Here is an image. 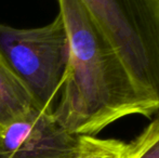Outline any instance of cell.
I'll list each match as a JSON object with an SVG mask.
<instances>
[{"instance_id":"cell-5","label":"cell","mask_w":159,"mask_h":158,"mask_svg":"<svg viewBox=\"0 0 159 158\" xmlns=\"http://www.w3.org/2000/svg\"><path fill=\"white\" fill-rule=\"evenodd\" d=\"M37 107L30 91L0 62V131Z\"/></svg>"},{"instance_id":"cell-4","label":"cell","mask_w":159,"mask_h":158,"mask_svg":"<svg viewBox=\"0 0 159 158\" xmlns=\"http://www.w3.org/2000/svg\"><path fill=\"white\" fill-rule=\"evenodd\" d=\"M80 143L53 113L33 107L0 131V158H78Z\"/></svg>"},{"instance_id":"cell-2","label":"cell","mask_w":159,"mask_h":158,"mask_svg":"<svg viewBox=\"0 0 159 158\" xmlns=\"http://www.w3.org/2000/svg\"><path fill=\"white\" fill-rule=\"evenodd\" d=\"M142 92L159 105L157 0H80Z\"/></svg>"},{"instance_id":"cell-8","label":"cell","mask_w":159,"mask_h":158,"mask_svg":"<svg viewBox=\"0 0 159 158\" xmlns=\"http://www.w3.org/2000/svg\"><path fill=\"white\" fill-rule=\"evenodd\" d=\"M157 2H158V3H159V0H157Z\"/></svg>"},{"instance_id":"cell-6","label":"cell","mask_w":159,"mask_h":158,"mask_svg":"<svg viewBox=\"0 0 159 158\" xmlns=\"http://www.w3.org/2000/svg\"><path fill=\"white\" fill-rule=\"evenodd\" d=\"M78 158H129V143L116 139L81 135Z\"/></svg>"},{"instance_id":"cell-1","label":"cell","mask_w":159,"mask_h":158,"mask_svg":"<svg viewBox=\"0 0 159 158\" xmlns=\"http://www.w3.org/2000/svg\"><path fill=\"white\" fill-rule=\"evenodd\" d=\"M68 38V62L53 116L67 131L95 137L129 116L152 118L158 103L136 86L80 0H57Z\"/></svg>"},{"instance_id":"cell-7","label":"cell","mask_w":159,"mask_h":158,"mask_svg":"<svg viewBox=\"0 0 159 158\" xmlns=\"http://www.w3.org/2000/svg\"><path fill=\"white\" fill-rule=\"evenodd\" d=\"M129 158H159V116L129 143Z\"/></svg>"},{"instance_id":"cell-3","label":"cell","mask_w":159,"mask_h":158,"mask_svg":"<svg viewBox=\"0 0 159 158\" xmlns=\"http://www.w3.org/2000/svg\"><path fill=\"white\" fill-rule=\"evenodd\" d=\"M0 62L30 91L36 106L53 113L68 62V38L60 14L48 25L15 28L0 23Z\"/></svg>"}]
</instances>
